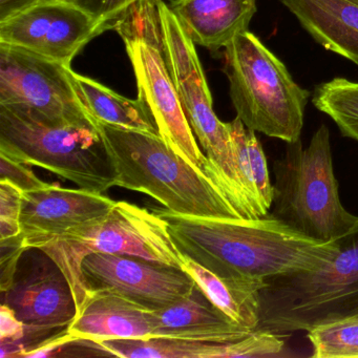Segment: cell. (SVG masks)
<instances>
[{
    "label": "cell",
    "mask_w": 358,
    "mask_h": 358,
    "mask_svg": "<svg viewBox=\"0 0 358 358\" xmlns=\"http://www.w3.org/2000/svg\"><path fill=\"white\" fill-rule=\"evenodd\" d=\"M154 337L207 343L240 341L253 331L215 307L196 285L185 299L152 314Z\"/></svg>",
    "instance_id": "obj_15"
},
{
    "label": "cell",
    "mask_w": 358,
    "mask_h": 358,
    "mask_svg": "<svg viewBox=\"0 0 358 358\" xmlns=\"http://www.w3.org/2000/svg\"><path fill=\"white\" fill-rule=\"evenodd\" d=\"M91 16L104 32L116 24L142 0H62Z\"/></svg>",
    "instance_id": "obj_25"
},
{
    "label": "cell",
    "mask_w": 358,
    "mask_h": 358,
    "mask_svg": "<svg viewBox=\"0 0 358 358\" xmlns=\"http://www.w3.org/2000/svg\"><path fill=\"white\" fill-rule=\"evenodd\" d=\"M312 103L332 119L343 137L358 142V83L332 79L316 87Z\"/></svg>",
    "instance_id": "obj_22"
},
{
    "label": "cell",
    "mask_w": 358,
    "mask_h": 358,
    "mask_svg": "<svg viewBox=\"0 0 358 358\" xmlns=\"http://www.w3.org/2000/svg\"><path fill=\"white\" fill-rule=\"evenodd\" d=\"M0 181L9 182L24 194L38 192L50 186L35 175L31 165L18 162L3 154H0Z\"/></svg>",
    "instance_id": "obj_27"
},
{
    "label": "cell",
    "mask_w": 358,
    "mask_h": 358,
    "mask_svg": "<svg viewBox=\"0 0 358 358\" xmlns=\"http://www.w3.org/2000/svg\"><path fill=\"white\" fill-rule=\"evenodd\" d=\"M103 32L78 8L62 0H45L0 24V43L71 66L80 50Z\"/></svg>",
    "instance_id": "obj_12"
},
{
    "label": "cell",
    "mask_w": 358,
    "mask_h": 358,
    "mask_svg": "<svg viewBox=\"0 0 358 358\" xmlns=\"http://www.w3.org/2000/svg\"><path fill=\"white\" fill-rule=\"evenodd\" d=\"M169 7L194 45L217 53L249 31L257 0H173Z\"/></svg>",
    "instance_id": "obj_16"
},
{
    "label": "cell",
    "mask_w": 358,
    "mask_h": 358,
    "mask_svg": "<svg viewBox=\"0 0 358 358\" xmlns=\"http://www.w3.org/2000/svg\"><path fill=\"white\" fill-rule=\"evenodd\" d=\"M69 74L81 103L97 124L159 134L152 114L141 100L123 97L71 68Z\"/></svg>",
    "instance_id": "obj_19"
},
{
    "label": "cell",
    "mask_w": 358,
    "mask_h": 358,
    "mask_svg": "<svg viewBox=\"0 0 358 358\" xmlns=\"http://www.w3.org/2000/svg\"><path fill=\"white\" fill-rule=\"evenodd\" d=\"M115 203L101 192L64 188L57 184L24 194L22 246L27 250H39L55 238L108 215Z\"/></svg>",
    "instance_id": "obj_13"
},
{
    "label": "cell",
    "mask_w": 358,
    "mask_h": 358,
    "mask_svg": "<svg viewBox=\"0 0 358 358\" xmlns=\"http://www.w3.org/2000/svg\"><path fill=\"white\" fill-rule=\"evenodd\" d=\"M334 243L332 255L320 265L265 280L259 292L257 330L309 332L358 317V221Z\"/></svg>",
    "instance_id": "obj_3"
},
{
    "label": "cell",
    "mask_w": 358,
    "mask_h": 358,
    "mask_svg": "<svg viewBox=\"0 0 358 358\" xmlns=\"http://www.w3.org/2000/svg\"><path fill=\"white\" fill-rule=\"evenodd\" d=\"M114 186L142 192L173 213L244 219L206 173L178 155L159 134L98 124Z\"/></svg>",
    "instance_id": "obj_2"
},
{
    "label": "cell",
    "mask_w": 358,
    "mask_h": 358,
    "mask_svg": "<svg viewBox=\"0 0 358 358\" xmlns=\"http://www.w3.org/2000/svg\"><path fill=\"white\" fill-rule=\"evenodd\" d=\"M183 257L215 275L264 286L266 280L310 269L330 257L334 240L320 243L274 217L208 219L157 209Z\"/></svg>",
    "instance_id": "obj_1"
},
{
    "label": "cell",
    "mask_w": 358,
    "mask_h": 358,
    "mask_svg": "<svg viewBox=\"0 0 358 358\" xmlns=\"http://www.w3.org/2000/svg\"><path fill=\"white\" fill-rule=\"evenodd\" d=\"M224 59L232 106L245 127L286 143L301 139L310 93L282 60L250 31L224 49Z\"/></svg>",
    "instance_id": "obj_5"
},
{
    "label": "cell",
    "mask_w": 358,
    "mask_h": 358,
    "mask_svg": "<svg viewBox=\"0 0 358 358\" xmlns=\"http://www.w3.org/2000/svg\"><path fill=\"white\" fill-rule=\"evenodd\" d=\"M152 310L110 291H90L68 332L75 339H148L154 337Z\"/></svg>",
    "instance_id": "obj_17"
},
{
    "label": "cell",
    "mask_w": 358,
    "mask_h": 358,
    "mask_svg": "<svg viewBox=\"0 0 358 358\" xmlns=\"http://www.w3.org/2000/svg\"><path fill=\"white\" fill-rule=\"evenodd\" d=\"M247 148H248L251 175H252L255 192H257V200L264 217H267L271 208L273 185L270 181L267 159L263 148L255 135V131L249 129H247Z\"/></svg>",
    "instance_id": "obj_24"
},
{
    "label": "cell",
    "mask_w": 358,
    "mask_h": 358,
    "mask_svg": "<svg viewBox=\"0 0 358 358\" xmlns=\"http://www.w3.org/2000/svg\"><path fill=\"white\" fill-rule=\"evenodd\" d=\"M0 154L47 169L83 189L103 194L114 186L97 129L53 122L24 106L0 104Z\"/></svg>",
    "instance_id": "obj_6"
},
{
    "label": "cell",
    "mask_w": 358,
    "mask_h": 358,
    "mask_svg": "<svg viewBox=\"0 0 358 358\" xmlns=\"http://www.w3.org/2000/svg\"><path fill=\"white\" fill-rule=\"evenodd\" d=\"M45 0H0V24L24 13Z\"/></svg>",
    "instance_id": "obj_30"
},
{
    "label": "cell",
    "mask_w": 358,
    "mask_h": 358,
    "mask_svg": "<svg viewBox=\"0 0 358 358\" xmlns=\"http://www.w3.org/2000/svg\"><path fill=\"white\" fill-rule=\"evenodd\" d=\"M324 49L358 66V0H278Z\"/></svg>",
    "instance_id": "obj_18"
},
{
    "label": "cell",
    "mask_w": 358,
    "mask_h": 358,
    "mask_svg": "<svg viewBox=\"0 0 358 358\" xmlns=\"http://www.w3.org/2000/svg\"><path fill=\"white\" fill-rule=\"evenodd\" d=\"M24 192L9 182L0 181V240L17 238L22 234Z\"/></svg>",
    "instance_id": "obj_26"
},
{
    "label": "cell",
    "mask_w": 358,
    "mask_h": 358,
    "mask_svg": "<svg viewBox=\"0 0 358 358\" xmlns=\"http://www.w3.org/2000/svg\"><path fill=\"white\" fill-rule=\"evenodd\" d=\"M93 343V341H92ZM108 356L123 358H225L226 343L182 339H108L94 343Z\"/></svg>",
    "instance_id": "obj_21"
},
{
    "label": "cell",
    "mask_w": 358,
    "mask_h": 358,
    "mask_svg": "<svg viewBox=\"0 0 358 358\" xmlns=\"http://www.w3.org/2000/svg\"><path fill=\"white\" fill-rule=\"evenodd\" d=\"M39 250L66 276L77 314L89 295L81 267L92 253L134 255L179 268L184 261L167 222L156 211L150 213L125 201H116L108 215L55 238Z\"/></svg>",
    "instance_id": "obj_7"
},
{
    "label": "cell",
    "mask_w": 358,
    "mask_h": 358,
    "mask_svg": "<svg viewBox=\"0 0 358 358\" xmlns=\"http://www.w3.org/2000/svg\"><path fill=\"white\" fill-rule=\"evenodd\" d=\"M159 14L169 72L188 122L209 161L205 173L221 187L244 219H257L241 183L227 124L213 110V97L196 45L162 0L159 1Z\"/></svg>",
    "instance_id": "obj_8"
},
{
    "label": "cell",
    "mask_w": 358,
    "mask_h": 358,
    "mask_svg": "<svg viewBox=\"0 0 358 358\" xmlns=\"http://www.w3.org/2000/svg\"><path fill=\"white\" fill-rule=\"evenodd\" d=\"M1 245V278H0V288L5 292L13 284L15 280L16 272L18 270V262L27 249L22 246V236L0 240Z\"/></svg>",
    "instance_id": "obj_28"
},
{
    "label": "cell",
    "mask_w": 358,
    "mask_h": 358,
    "mask_svg": "<svg viewBox=\"0 0 358 358\" xmlns=\"http://www.w3.org/2000/svg\"><path fill=\"white\" fill-rule=\"evenodd\" d=\"M183 257L182 269L194 278L209 301L241 326L257 331L259 322V292L263 285L220 278L200 264Z\"/></svg>",
    "instance_id": "obj_20"
},
{
    "label": "cell",
    "mask_w": 358,
    "mask_h": 358,
    "mask_svg": "<svg viewBox=\"0 0 358 358\" xmlns=\"http://www.w3.org/2000/svg\"><path fill=\"white\" fill-rule=\"evenodd\" d=\"M307 333L312 357H358V317L322 324Z\"/></svg>",
    "instance_id": "obj_23"
},
{
    "label": "cell",
    "mask_w": 358,
    "mask_h": 358,
    "mask_svg": "<svg viewBox=\"0 0 358 358\" xmlns=\"http://www.w3.org/2000/svg\"><path fill=\"white\" fill-rule=\"evenodd\" d=\"M160 0H142L114 30L122 38L135 73L138 99L150 110L159 135L194 169L205 173L208 159L196 143L169 72L161 30Z\"/></svg>",
    "instance_id": "obj_9"
},
{
    "label": "cell",
    "mask_w": 358,
    "mask_h": 358,
    "mask_svg": "<svg viewBox=\"0 0 358 358\" xmlns=\"http://www.w3.org/2000/svg\"><path fill=\"white\" fill-rule=\"evenodd\" d=\"M81 271L89 292L110 291L152 311L185 299L196 285L182 268L134 255L92 253Z\"/></svg>",
    "instance_id": "obj_11"
},
{
    "label": "cell",
    "mask_w": 358,
    "mask_h": 358,
    "mask_svg": "<svg viewBox=\"0 0 358 358\" xmlns=\"http://www.w3.org/2000/svg\"><path fill=\"white\" fill-rule=\"evenodd\" d=\"M70 68L0 43V104L24 106L53 122L98 131L97 123L77 95Z\"/></svg>",
    "instance_id": "obj_10"
},
{
    "label": "cell",
    "mask_w": 358,
    "mask_h": 358,
    "mask_svg": "<svg viewBox=\"0 0 358 358\" xmlns=\"http://www.w3.org/2000/svg\"><path fill=\"white\" fill-rule=\"evenodd\" d=\"M3 293V303L26 327L22 341L26 352L52 336L54 331L68 329L76 317L72 289L55 263L33 268L27 275L16 274L13 284Z\"/></svg>",
    "instance_id": "obj_14"
},
{
    "label": "cell",
    "mask_w": 358,
    "mask_h": 358,
    "mask_svg": "<svg viewBox=\"0 0 358 358\" xmlns=\"http://www.w3.org/2000/svg\"><path fill=\"white\" fill-rule=\"evenodd\" d=\"M26 327L9 306L0 308V341H24Z\"/></svg>",
    "instance_id": "obj_29"
},
{
    "label": "cell",
    "mask_w": 358,
    "mask_h": 358,
    "mask_svg": "<svg viewBox=\"0 0 358 358\" xmlns=\"http://www.w3.org/2000/svg\"><path fill=\"white\" fill-rule=\"evenodd\" d=\"M274 176L268 215L301 236L331 242L358 221L341 203L326 125H320L307 148L301 139L287 143L284 156L274 163Z\"/></svg>",
    "instance_id": "obj_4"
}]
</instances>
